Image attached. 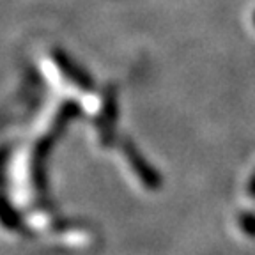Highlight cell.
Wrapping results in <instances>:
<instances>
[{"label":"cell","mask_w":255,"mask_h":255,"mask_svg":"<svg viewBox=\"0 0 255 255\" xmlns=\"http://www.w3.org/2000/svg\"><path fill=\"white\" fill-rule=\"evenodd\" d=\"M239 223H241V229H243L248 236L255 238V215H252V213H243L241 218H239Z\"/></svg>","instance_id":"1"},{"label":"cell","mask_w":255,"mask_h":255,"mask_svg":"<svg viewBox=\"0 0 255 255\" xmlns=\"http://www.w3.org/2000/svg\"><path fill=\"white\" fill-rule=\"evenodd\" d=\"M248 193L255 199V172H254V175H252L250 184H248Z\"/></svg>","instance_id":"2"},{"label":"cell","mask_w":255,"mask_h":255,"mask_svg":"<svg viewBox=\"0 0 255 255\" xmlns=\"http://www.w3.org/2000/svg\"><path fill=\"white\" fill-rule=\"evenodd\" d=\"M254 21H255V16H254Z\"/></svg>","instance_id":"3"}]
</instances>
